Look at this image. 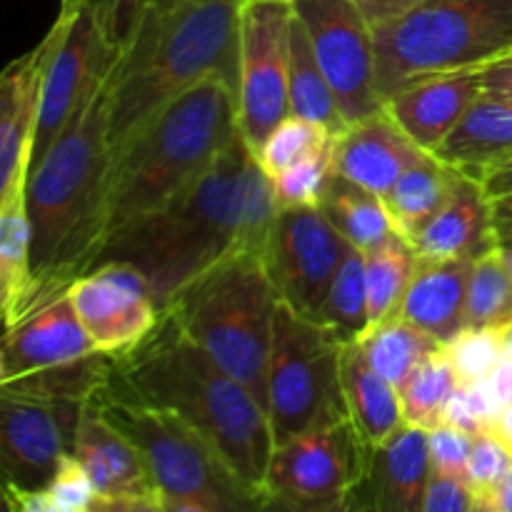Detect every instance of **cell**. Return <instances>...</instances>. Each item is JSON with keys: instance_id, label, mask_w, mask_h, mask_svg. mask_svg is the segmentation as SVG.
Instances as JSON below:
<instances>
[{"instance_id": "cell-1", "label": "cell", "mask_w": 512, "mask_h": 512, "mask_svg": "<svg viewBox=\"0 0 512 512\" xmlns=\"http://www.w3.org/2000/svg\"><path fill=\"white\" fill-rule=\"evenodd\" d=\"M278 210L273 183L238 138L185 193L110 235L95 265H133L163 310L230 255L263 253Z\"/></svg>"}, {"instance_id": "cell-2", "label": "cell", "mask_w": 512, "mask_h": 512, "mask_svg": "<svg viewBox=\"0 0 512 512\" xmlns=\"http://www.w3.org/2000/svg\"><path fill=\"white\" fill-rule=\"evenodd\" d=\"M103 385L178 415L218 450L250 490L265 495L275 450L268 410L253 390L193 343L173 315L163 310L153 333L135 348L110 355Z\"/></svg>"}, {"instance_id": "cell-3", "label": "cell", "mask_w": 512, "mask_h": 512, "mask_svg": "<svg viewBox=\"0 0 512 512\" xmlns=\"http://www.w3.org/2000/svg\"><path fill=\"white\" fill-rule=\"evenodd\" d=\"M110 73L28 175L25 208L33 230L35 308L88 273L105 243V193L113 153Z\"/></svg>"}, {"instance_id": "cell-4", "label": "cell", "mask_w": 512, "mask_h": 512, "mask_svg": "<svg viewBox=\"0 0 512 512\" xmlns=\"http://www.w3.org/2000/svg\"><path fill=\"white\" fill-rule=\"evenodd\" d=\"M243 0H178L148 8L110 73V143L208 78L238 85Z\"/></svg>"}, {"instance_id": "cell-5", "label": "cell", "mask_w": 512, "mask_h": 512, "mask_svg": "<svg viewBox=\"0 0 512 512\" xmlns=\"http://www.w3.org/2000/svg\"><path fill=\"white\" fill-rule=\"evenodd\" d=\"M238 138V100L228 80L208 78L165 105L113 145L105 240L185 193Z\"/></svg>"}, {"instance_id": "cell-6", "label": "cell", "mask_w": 512, "mask_h": 512, "mask_svg": "<svg viewBox=\"0 0 512 512\" xmlns=\"http://www.w3.org/2000/svg\"><path fill=\"white\" fill-rule=\"evenodd\" d=\"M193 343L268 410V365L278 293L263 253L243 250L210 268L163 308Z\"/></svg>"}, {"instance_id": "cell-7", "label": "cell", "mask_w": 512, "mask_h": 512, "mask_svg": "<svg viewBox=\"0 0 512 512\" xmlns=\"http://www.w3.org/2000/svg\"><path fill=\"white\" fill-rule=\"evenodd\" d=\"M373 35L385 103L413 80L483 68L512 53V0H425Z\"/></svg>"}, {"instance_id": "cell-8", "label": "cell", "mask_w": 512, "mask_h": 512, "mask_svg": "<svg viewBox=\"0 0 512 512\" xmlns=\"http://www.w3.org/2000/svg\"><path fill=\"white\" fill-rule=\"evenodd\" d=\"M88 403L138 445L163 495L193 500L213 512H265L263 495L250 490L218 450L178 415L125 398L105 385Z\"/></svg>"}, {"instance_id": "cell-9", "label": "cell", "mask_w": 512, "mask_h": 512, "mask_svg": "<svg viewBox=\"0 0 512 512\" xmlns=\"http://www.w3.org/2000/svg\"><path fill=\"white\" fill-rule=\"evenodd\" d=\"M343 348L345 340L328 325L278 300L268 365V415L275 445L348 415L340 378Z\"/></svg>"}, {"instance_id": "cell-10", "label": "cell", "mask_w": 512, "mask_h": 512, "mask_svg": "<svg viewBox=\"0 0 512 512\" xmlns=\"http://www.w3.org/2000/svg\"><path fill=\"white\" fill-rule=\"evenodd\" d=\"M290 25L293 5L243 0L235 100L240 138L250 153L290 115Z\"/></svg>"}, {"instance_id": "cell-11", "label": "cell", "mask_w": 512, "mask_h": 512, "mask_svg": "<svg viewBox=\"0 0 512 512\" xmlns=\"http://www.w3.org/2000/svg\"><path fill=\"white\" fill-rule=\"evenodd\" d=\"M293 10L305 25L345 123L383 110L375 35L353 0H298Z\"/></svg>"}, {"instance_id": "cell-12", "label": "cell", "mask_w": 512, "mask_h": 512, "mask_svg": "<svg viewBox=\"0 0 512 512\" xmlns=\"http://www.w3.org/2000/svg\"><path fill=\"white\" fill-rule=\"evenodd\" d=\"M45 38H48V63H45L43 95H40L33 165L48 153L85 98L110 73L120 53L103 38L95 20L83 8H60Z\"/></svg>"}, {"instance_id": "cell-13", "label": "cell", "mask_w": 512, "mask_h": 512, "mask_svg": "<svg viewBox=\"0 0 512 512\" xmlns=\"http://www.w3.org/2000/svg\"><path fill=\"white\" fill-rule=\"evenodd\" d=\"M350 418L318 423L275 445L265 495L295 503H335L358 488L370 458Z\"/></svg>"}, {"instance_id": "cell-14", "label": "cell", "mask_w": 512, "mask_h": 512, "mask_svg": "<svg viewBox=\"0 0 512 512\" xmlns=\"http://www.w3.org/2000/svg\"><path fill=\"white\" fill-rule=\"evenodd\" d=\"M345 240L320 208H280L263 248L280 303L318 320Z\"/></svg>"}, {"instance_id": "cell-15", "label": "cell", "mask_w": 512, "mask_h": 512, "mask_svg": "<svg viewBox=\"0 0 512 512\" xmlns=\"http://www.w3.org/2000/svg\"><path fill=\"white\" fill-rule=\"evenodd\" d=\"M80 410L78 403H55L3 388L0 463L5 483L20 490L48 488L65 455L73 453Z\"/></svg>"}, {"instance_id": "cell-16", "label": "cell", "mask_w": 512, "mask_h": 512, "mask_svg": "<svg viewBox=\"0 0 512 512\" xmlns=\"http://www.w3.org/2000/svg\"><path fill=\"white\" fill-rule=\"evenodd\" d=\"M95 350L120 355L153 333L160 320L148 280L128 263H100L75 278L68 288Z\"/></svg>"}, {"instance_id": "cell-17", "label": "cell", "mask_w": 512, "mask_h": 512, "mask_svg": "<svg viewBox=\"0 0 512 512\" xmlns=\"http://www.w3.org/2000/svg\"><path fill=\"white\" fill-rule=\"evenodd\" d=\"M98 355L68 290L8 325L0 345V385L50 373Z\"/></svg>"}, {"instance_id": "cell-18", "label": "cell", "mask_w": 512, "mask_h": 512, "mask_svg": "<svg viewBox=\"0 0 512 512\" xmlns=\"http://www.w3.org/2000/svg\"><path fill=\"white\" fill-rule=\"evenodd\" d=\"M48 38L15 58L0 78V200L25 193L40 120Z\"/></svg>"}, {"instance_id": "cell-19", "label": "cell", "mask_w": 512, "mask_h": 512, "mask_svg": "<svg viewBox=\"0 0 512 512\" xmlns=\"http://www.w3.org/2000/svg\"><path fill=\"white\" fill-rule=\"evenodd\" d=\"M430 475L428 430L403 425L380 448L370 450L363 480L348 498L365 512H423Z\"/></svg>"}, {"instance_id": "cell-20", "label": "cell", "mask_w": 512, "mask_h": 512, "mask_svg": "<svg viewBox=\"0 0 512 512\" xmlns=\"http://www.w3.org/2000/svg\"><path fill=\"white\" fill-rule=\"evenodd\" d=\"M480 93V68L455 70L403 85L385 98L383 108L425 153H435Z\"/></svg>"}, {"instance_id": "cell-21", "label": "cell", "mask_w": 512, "mask_h": 512, "mask_svg": "<svg viewBox=\"0 0 512 512\" xmlns=\"http://www.w3.org/2000/svg\"><path fill=\"white\" fill-rule=\"evenodd\" d=\"M423 155L425 150L385 113V108L358 123H348L335 135V165L340 178L380 198H385L400 175Z\"/></svg>"}, {"instance_id": "cell-22", "label": "cell", "mask_w": 512, "mask_h": 512, "mask_svg": "<svg viewBox=\"0 0 512 512\" xmlns=\"http://www.w3.org/2000/svg\"><path fill=\"white\" fill-rule=\"evenodd\" d=\"M413 248L425 260H475L498 248L493 200L480 178L455 170L448 200L415 238Z\"/></svg>"}, {"instance_id": "cell-23", "label": "cell", "mask_w": 512, "mask_h": 512, "mask_svg": "<svg viewBox=\"0 0 512 512\" xmlns=\"http://www.w3.org/2000/svg\"><path fill=\"white\" fill-rule=\"evenodd\" d=\"M73 455L90 475L98 495L158 493L148 460L138 445L120 433L93 403H85L80 410Z\"/></svg>"}, {"instance_id": "cell-24", "label": "cell", "mask_w": 512, "mask_h": 512, "mask_svg": "<svg viewBox=\"0 0 512 512\" xmlns=\"http://www.w3.org/2000/svg\"><path fill=\"white\" fill-rule=\"evenodd\" d=\"M470 265L473 260L418 258V268L398 315L433 335L438 343L448 345L468 328L465 308H468Z\"/></svg>"}, {"instance_id": "cell-25", "label": "cell", "mask_w": 512, "mask_h": 512, "mask_svg": "<svg viewBox=\"0 0 512 512\" xmlns=\"http://www.w3.org/2000/svg\"><path fill=\"white\" fill-rule=\"evenodd\" d=\"M340 378L350 423L368 448H380L405 425L398 388L373 368L358 343H345Z\"/></svg>"}, {"instance_id": "cell-26", "label": "cell", "mask_w": 512, "mask_h": 512, "mask_svg": "<svg viewBox=\"0 0 512 512\" xmlns=\"http://www.w3.org/2000/svg\"><path fill=\"white\" fill-rule=\"evenodd\" d=\"M433 155L460 173L480 178L512 155V105L483 90Z\"/></svg>"}, {"instance_id": "cell-27", "label": "cell", "mask_w": 512, "mask_h": 512, "mask_svg": "<svg viewBox=\"0 0 512 512\" xmlns=\"http://www.w3.org/2000/svg\"><path fill=\"white\" fill-rule=\"evenodd\" d=\"M0 308L5 328L35 308L33 230L25 193L0 200Z\"/></svg>"}, {"instance_id": "cell-28", "label": "cell", "mask_w": 512, "mask_h": 512, "mask_svg": "<svg viewBox=\"0 0 512 512\" xmlns=\"http://www.w3.org/2000/svg\"><path fill=\"white\" fill-rule=\"evenodd\" d=\"M455 168L445 165L433 153H425L418 163L410 165L398 183L385 195V205L390 210L395 230L405 240L415 243L425 225L435 218L453 190Z\"/></svg>"}, {"instance_id": "cell-29", "label": "cell", "mask_w": 512, "mask_h": 512, "mask_svg": "<svg viewBox=\"0 0 512 512\" xmlns=\"http://www.w3.org/2000/svg\"><path fill=\"white\" fill-rule=\"evenodd\" d=\"M290 115L318 123L323 128L340 133L345 128V118L340 113L335 95L315 60L313 45H310L305 25L293 10V25H290Z\"/></svg>"}, {"instance_id": "cell-30", "label": "cell", "mask_w": 512, "mask_h": 512, "mask_svg": "<svg viewBox=\"0 0 512 512\" xmlns=\"http://www.w3.org/2000/svg\"><path fill=\"white\" fill-rule=\"evenodd\" d=\"M320 210L328 215V220L343 235L345 243L363 250V253L378 248L390 235L398 233L385 200L370 190L360 188V185L350 183V180L340 178V175L335 178L330 193L325 195Z\"/></svg>"}, {"instance_id": "cell-31", "label": "cell", "mask_w": 512, "mask_h": 512, "mask_svg": "<svg viewBox=\"0 0 512 512\" xmlns=\"http://www.w3.org/2000/svg\"><path fill=\"white\" fill-rule=\"evenodd\" d=\"M355 343L363 348L365 358L373 363V368L398 388V393L405 380L413 375V370L425 358H430L435 350L443 348V343H438L433 335L405 320L403 315H395L385 323L373 325Z\"/></svg>"}, {"instance_id": "cell-32", "label": "cell", "mask_w": 512, "mask_h": 512, "mask_svg": "<svg viewBox=\"0 0 512 512\" xmlns=\"http://www.w3.org/2000/svg\"><path fill=\"white\" fill-rule=\"evenodd\" d=\"M415 268H418V253H415L413 243L400 233H393L385 243L365 253L370 328L400 313Z\"/></svg>"}, {"instance_id": "cell-33", "label": "cell", "mask_w": 512, "mask_h": 512, "mask_svg": "<svg viewBox=\"0 0 512 512\" xmlns=\"http://www.w3.org/2000/svg\"><path fill=\"white\" fill-rule=\"evenodd\" d=\"M318 320L345 343H355L370 328L368 288H365V253L345 243L335 278L330 283Z\"/></svg>"}, {"instance_id": "cell-34", "label": "cell", "mask_w": 512, "mask_h": 512, "mask_svg": "<svg viewBox=\"0 0 512 512\" xmlns=\"http://www.w3.org/2000/svg\"><path fill=\"white\" fill-rule=\"evenodd\" d=\"M460 388L458 373L450 363L445 345L435 350L413 370L405 385L400 388V405H403L405 425L433 430L445 423V410Z\"/></svg>"}, {"instance_id": "cell-35", "label": "cell", "mask_w": 512, "mask_h": 512, "mask_svg": "<svg viewBox=\"0 0 512 512\" xmlns=\"http://www.w3.org/2000/svg\"><path fill=\"white\" fill-rule=\"evenodd\" d=\"M468 328H503L512 323V278L500 248L480 255L470 265Z\"/></svg>"}, {"instance_id": "cell-36", "label": "cell", "mask_w": 512, "mask_h": 512, "mask_svg": "<svg viewBox=\"0 0 512 512\" xmlns=\"http://www.w3.org/2000/svg\"><path fill=\"white\" fill-rule=\"evenodd\" d=\"M338 178L335 138L325 148L270 178L278 208H320Z\"/></svg>"}, {"instance_id": "cell-37", "label": "cell", "mask_w": 512, "mask_h": 512, "mask_svg": "<svg viewBox=\"0 0 512 512\" xmlns=\"http://www.w3.org/2000/svg\"><path fill=\"white\" fill-rule=\"evenodd\" d=\"M335 135L338 133L323 128V125L310 123V120L298 118V115H288L283 123L270 130L268 138L260 143V148L253 155L260 168H263V173L268 178H275L283 170H288L290 165L300 163L303 158L313 155L315 150L325 148Z\"/></svg>"}, {"instance_id": "cell-38", "label": "cell", "mask_w": 512, "mask_h": 512, "mask_svg": "<svg viewBox=\"0 0 512 512\" xmlns=\"http://www.w3.org/2000/svg\"><path fill=\"white\" fill-rule=\"evenodd\" d=\"M460 385H480L498 370L505 355L500 328H465L458 338L445 345Z\"/></svg>"}, {"instance_id": "cell-39", "label": "cell", "mask_w": 512, "mask_h": 512, "mask_svg": "<svg viewBox=\"0 0 512 512\" xmlns=\"http://www.w3.org/2000/svg\"><path fill=\"white\" fill-rule=\"evenodd\" d=\"M60 8L88 10L103 38L115 50H123L133 40L150 0H60Z\"/></svg>"}, {"instance_id": "cell-40", "label": "cell", "mask_w": 512, "mask_h": 512, "mask_svg": "<svg viewBox=\"0 0 512 512\" xmlns=\"http://www.w3.org/2000/svg\"><path fill=\"white\" fill-rule=\"evenodd\" d=\"M512 468V450L505 445L493 430L473 435V448H470L468 460V485L475 495L493 493L495 485L505 478Z\"/></svg>"}, {"instance_id": "cell-41", "label": "cell", "mask_w": 512, "mask_h": 512, "mask_svg": "<svg viewBox=\"0 0 512 512\" xmlns=\"http://www.w3.org/2000/svg\"><path fill=\"white\" fill-rule=\"evenodd\" d=\"M428 438L433 473L450 475V478H460L468 483V460L470 448H473V435L455 428V425L443 423L438 428L428 430Z\"/></svg>"}, {"instance_id": "cell-42", "label": "cell", "mask_w": 512, "mask_h": 512, "mask_svg": "<svg viewBox=\"0 0 512 512\" xmlns=\"http://www.w3.org/2000/svg\"><path fill=\"white\" fill-rule=\"evenodd\" d=\"M500 330H503L505 355L500 360L498 370L480 385L485 388L495 410L493 433H498L512 450V323L503 325Z\"/></svg>"}, {"instance_id": "cell-43", "label": "cell", "mask_w": 512, "mask_h": 512, "mask_svg": "<svg viewBox=\"0 0 512 512\" xmlns=\"http://www.w3.org/2000/svg\"><path fill=\"white\" fill-rule=\"evenodd\" d=\"M445 423L455 425L470 435L493 430L495 410L483 385H460L450 400L448 410H445Z\"/></svg>"}, {"instance_id": "cell-44", "label": "cell", "mask_w": 512, "mask_h": 512, "mask_svg": "<svg viewBox=\"0 0 512 512\" xmlns=\"http://www.w3.org/2000/svg\"><path fill=\"white\" fill-rule=\"evenodd\" d=\"M45 490H48L60 505H65V508L70 510H90L95 495H98L93 480H90V475L85 473V468L80 465V460L75 458L73 453L65 455L58 473L53 475V480H50V485Z\"/></svg>"}, {"instance_id": "cell-45", "label": "cell", "mask_w": 512, "mask_h": 512, "mask_svg": "<svg viewBox=\"0 0 512 512\" xmlns=\"http://www.w3.org/2000/svg\"><path fill=\"white\" fill-rule=\"evenodd\" d=\"M475 503V490L465 480L433 473L428 485L423 512H470Z\"/></svg>"}, {"instance_id": "cell-46", "label": "cell", "mask_w": 512, "mask_h": 512, "mask_svg": "<svg viewBox=\"0 0 512 512\" xmlns=\"http://www.w3.org/2000/svg\"><path fill=\"white\" fill-rule=\"evenodd\" d=\"M88 512H165V495H95Z\"/></svg>"}, {"instance_id": "cell-47", "label": "cell", "mask_w": 512, "mask_h": 512, "mask_svg": "<svg viewBox=\"0 0 512 512\" xmlns=\"http://www.w3.org/2000/svg\"><path fill=\"white\" fill-rule=\"evenodd\" d=\"M355 8L363 13V18L368 20L370 28H380V25H388L393 20L403 18L410 10H415L418 5H423L425 0H353Z\"/></svg>"}, {"instance_id": "cell-48", "label": "cell", "mask_w": 512, "mask_h": 512, "mask_svg": "<svg viewBox=\"0 0 512 512\" xmlns=\"http://www.w3.org/2000/svg\"><path fill=\"white\" fill-rule=\"evenodd\" d=\"M480 83H483L485 93L512 105V53L483 65L480 68Z\"/></svg>"}, {"instance_id": "cell-49", "label": "cell", "mask_w": 512, "mask_h": 512, "mask_svg": "<svg viewBox=\"0 0 512 512\" xmlns=\"http://www.w3.org/2000/svg\"><path fill=\"white\" fill-rule=\"evenodd\" d=\"M265 512H365L353 498L335 500V503H295V500L263 495Z\"/></svg>"}, {"instance_id": "cell-50", "label": "cell", "mask_w": 512, "mask_h": 512, "mask_svg": "<svg viewBox=\"0 0 512 512\" xmlns=\"http://www.w3.org/2000/svg\"><path fill=\"white\" fill-rule=\"evenodd\" d=\"M480 183H483L485 193L490 195V200L508 198V195H512V155L510 158H505L503 163L485 170V173L480 175Z\"/></svg>"}, {"instance_id": "cell-51", "label": "cell", "mask_w": 512, "mask_h": 512, "mask_svg": "<svg viewBox=\"0 0 512 512\" xmlns=\"http://www.w3.org/2000/svg\"><path fill=\"white\" fill-rule=\"evenodd\" d=\"M493 233L498 248H512V195L493 200Z\"/></svg>"}, {"instance_id": "cell-52", "label": "cell", "mask_w": 512, "mask_h": 512, "mask_svg": "<svg viewBox=\"0 0 512 512\" xmlns=\"http://www.w3.org/2000/svg\"><path fill=\"white\" fill-rule=\"evenodd\" d=\"M488 495L500 512H512V468L505 473V478L495 485L493 493Z\"/></svg>"}, {"instance_id": "cell-53", "label": "cell", "mask_w": 512, "mask_h": 512, "mask_svg": "<svg viewBox=\"0 0 512 512\" xmlns=\"http://www.w3.org/2000/svg\"><path fill=\"white\" fill-rule=\"evenodd\" d=\"M165 512H213L203 505L193 503V500H183V498H168L165 495Z\"/></svg>"}, {"instance_id": "cell-54", "label": "cell", "mask_w": 512, "mask_h": 512, "mask_svg": "<svg viewBox=\"0 0 512 512\" xmlns=\"http://www.w3.org/2000/svg\"><path fill=\"white\" fill-rule=\"evenodd\" d=\"M470 512H500V510L495 508V503L490 500V495H475L473 510Z\"/></svg>"}, {"instance_id": "cell-55", "label": "cell", "mask_w": 512, "mask_h": 512, "mask_svg": "<svg viewBox=\"0 0 512 512\" xmlns=\"http://www.w3.org/2000/svg\"><path fill=\"white\" fill-rule=\"evenodd\" d=\"M500 255H503L505 268H508V273H510V278H512V248H500Z\"/></svg>"}, {"instance_id": "cell-56", "label": "cell", "mask_w": 512, "mask_h": 512, "mask_svg": "<svg viewBox=\"0 0 512 512\" xmlns=\"http://www.w3.org/2000/svg\"><path fill=\"white\" fill-rule=\"evenodd\" d=\"M178 0H150V8H165V5H173Z\"/></svg>"}, {"instance_id": "cell-57", "label": "cell", "mask_w": 512, "mask_h": 512, "mask_svg": "<svg viewBox=\"0 0 512 512\" xmlns=\"http://www.w3.org/2000/svg\"><path fill=\"white\" fill-rule=\"evenodd\" d=\"M275 3H288V5H295L298 0H275Z\"/></svg>"}]
</instances>
